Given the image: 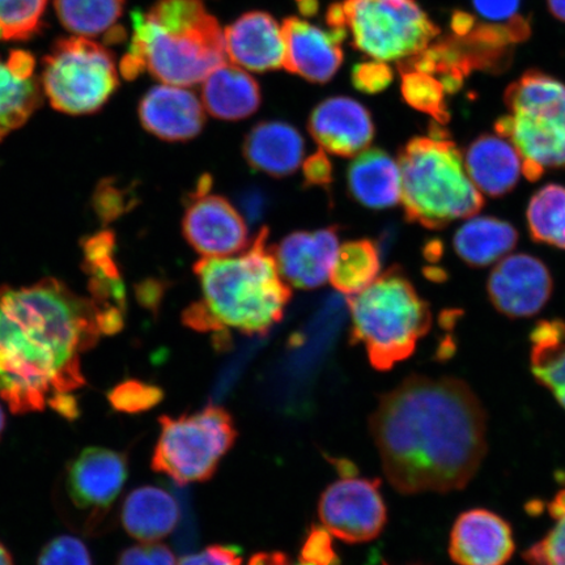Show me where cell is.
Wrapping results in <instances>:
<instances>
[{"mask_svg": "<svg viewBox=\"0 0 565 565\" xmlns=\"http://www.w3.org/2000/svg\"><path fill=\"white\" fill-rule=\"evenodd\" d=\"M47 0H0V40L20 41L39 31Z\"/></svg>", "mask_w": 565, "mask_h": 565, "instance_id": "obj_34", "label": "cell"}, {"mask_svg": "<svg viewBox=\"0 0 565 565\" xmlns=\"http://www.w3.org/2000/svg\"><path fill=\"white\" fill-rule=\"evenodd\" d=\"M249 565H316L312 563H307L300 561V563L295 564L288 559L286 554L281 553H260L254 555L249 562Z\"/></svg>", "mask_w": 565, "mask_h": 565, "instance_id": "obj_46", "label": "cell"}, {"mask_svg": "<svg viewBox=\"0 0 565 565\" xmlns=\"http://www.w3.org/2000/svg\"><path fill=\"white\" fill-rule=\"evenodd\" d=\"M55 10L68 31L98 35L111 30L124 11V0H55Z\"/></svg>", "mask_w": 565, "mask_h": 565, "instance_id": "obj_31", "label": "cell"}, {"mask_svg": "<svg viewBox=\"0 0 565 565\" xmlns=\"http://www.w3.org/2000/svg\"><path fill=\"white\" fill-rule=\"evenodd\" d=\"M370 427L388 482L405 494L462 490L487 454L482 402L455 377H407L380 398Z\"/></svg>", "mask_w": 565, "mask_h": 565, "instance_id": "obj_1", "label": "cell"}, {"mask_svg": "<svg viewBox=\"0 0 565 565\" xmlns=\"http://www.w3.org/2000/svg\"><path fill=\"white\" fill-rule=\"evenodd\" d=\"M243 152L249 166L257 171L286 177L300 167L306 143L294 126L270 121L258 124L247 134Z\"/></svg>", "mask_w": 565, "mask_h": 565, "instance_id": "obj_23", "label": "cell"}, {"mask_svg": "<svg viewBox=\"0 0 565 565\" xmlns=\"http://www.w3.org/2000/svg\"><path fill=\"white\" fill-rule=\"evenodd\" d=\"M225 52L238 67L257 73L285 66L281 28L266 12H247L224 32Z\"/></svg>", "mask_w": 565, "mask_h": 565, "instance_id": "obj_20", "label": "cell"}, {"mask_svg": "<svg viewBox=\"0 0 565 565\" xmlns=\"http://www.w3.org/2000/svg\"><path fill=\"white\" fill-rule=\"evenodd\" d=\"M44 90L54 109L71 116L90 115L108 102L118 86L111 55L87 39L58 42L46 56Z\"/></svg>", "mask_w": 565, "mask_h": 565, "instance_id": "obj_10", "label": "cell"}, {"mask_svg": "<svg viewBox=\"0 0 565 565\" xmlns=\"http://www.w3.org/2000/svg\"><path fill=\"white\" fill-rule=\"evenodd\" d=\"M0 565H13L12 555L2 542H0Z\"/></svg>", "mask_w": 565, "mask_h": 565, "instance_id": "obj_48", "label": "cell"}, {"mask_svg": "<svg viewBox=\"0 0 565 565\" xmlns=\"http://www.w3.org/2000/svg\"><path fill=\"white\" fill-rule=\"evenodd\" d=\"M338 250L334 227L291 233L271 249L281 278L301 289L320 287L330 279Z\"/></svg>", "mask_w": 565, "mask_h": 565, "instance_id": "obj_17", "label": "cell"}, {"mask_svg": "<svg viewBox=\"0 0 565 565\" xmlns=\"http://www.w3.org/2000/svg\"><path fill=\"white\" fill-rule=\"evenodd\" d=\"M553 288L547 266L529 254H508L493 267L487 282L492 306L512 318L540 313Z\"/></svg>", "mask_w": 565, "mask_h": 565, "instance_id": "obj_13", "label": "cell"}, {"mask_svg": "<svg viewBox=\"0 0 565 565\" xmlns=\"http://www.w3.org/2000/svg\"><path fill=\"white\" fill-rule=\"evenodd\" d=\"M547 2L551 13L565 23V0H547Z\"/></svg>", "mask_w": 565, "mask_h": 565, "instance_id": "obj_47", "label": "cell"}, {"mask_svg": "<svg viewBox=\"0 0 565 565\" xmlns=\"http://www.w3.org/2000/svg\"><path fill=\"white\" fill-rule=\"evenodd\" d=\"M380 486L379 479L350 476L329 486L318 504L327 532L348 543L376 540L387 521Z\"/></svg>", "mask_w": 565, "mask_h": 565, "instance_id": "obj_11", "label": "cell"}, {"mask_svg": "<svg viewBox=\"0 0 565 565\" xmlns=\"http://www.w3.org/2000/svg\"><path fill=\"white\" fill-rule=\"evenodd\" d=\"M328 23L350 32L360 52L383 62L412 58L440 33L416 0H344L330 7Z\"/></svg>", "mask_w": 565, "mask_h": 565, "instance_id": "obj_8", "label": "cell"}, {"mask_svg": "<svg viewBox=\"0 0 565 565\" xmlns=\"http://www.w3.org/2000/svg\"><path fill=\"white\" fill-rule=\"evenodd\" d=\"M465 167L480 193L503 196L518 185L522 174V159L515 147L504 137L482 136L465 153Z\"/></svg>", "mask_w": 565, "mask_h": 565, "instance_id": "obj_21", "label": "cell"}, {"mask_svg": "<svg viewBox=\"0 0 565 565\" xmlns=\"http://www.w3.org/2000/svg\"><path fill=\"white\" fill-rule=\"evenodd\" d=\"M139 118L152 136L185 141L202 131L204 109L193 92L167 84L147 92L139 105Z\"/></svg>", "mask_w": 565, "mask_h": 565, "instance_id": "obj_19", "label": "cell"}, {"mask_svg": "<svg viewBox=\"0 0 565 565\" xmlns=\"http://www.w3.org/2000/svg\"><path fill=\"white\" fill-rule=\"evenodd\" d=\"M33 55L13 51L0 56V140L23 126L38 109L40 88Z\"/></svg>", "mask_w": 565, "mask_h": 565, "instance_id": "obj_22", "label": "cell"}, {"mask_svg": "<svg viewBox=\"0 0 565 565\" xmlns=\"http://www.w3.org/2000/svg\"><path fill=\"white\" fill-rule=\"evenodd\" d=\"M6 428V415L3 412V407L0 406V437H2Z\"/></svg>", "mask_w": 565, "mask_h": 565, "instance_id": "obj_49", "label": "cell"}, {"mask_svg": "<svg viewBox=\"0 0 565 565\" xmlns=\"http://www.w3.org/2000/svg\"><path fill=\"white\" fill-rule=\"evenodd\" d=\"M300 561L316 565H338L337 554L327 529L317 526L312 529L301 550Z\"/></svg>", "mask_w": 565, "mask_h": 565, "instance_id": "obj_39", "label": "cell"}, {"mask_svg": "<svg viewBox=\"0 0 565 565\" xmlns=\"http://www.w3.org/2000/svg\"><path fill=\"white\" fill-rule=\"evenodd\" d=\"M380 268L377 245L371 239H356L339 246L329 280L339 292L356 295L379 278Z\"/></svg>", "mask_w": 565, "mask_h": 565, "instance_id": "obj_29", "label": "cell"}, {"mask_svg": "<svg viewBox=\"0 0 565 565\" xmlns=\"http://www.w3.org/2000/svg\"><path fill=\"white\" fill-rule=\"evenodd\" d=\"M260 231L238 256L204 257L194 266L202 300L183 313L186 327L202 333L228 329L245 335H266L281 321L291 289Z\"/></svg>", "mask_w": 565, "mask_h": 565, "instance_id": "obj_3", "label": "cell"}, {"mask_svg": "<svg viewBox=\"0 0 565 565\" xmlns=\"http://www.w3.org/2000/svg\"><path fill=\"white\" fill-rule=\"evenodd\" d=\"M476 216L469 217L455 235L457 256L472 267L497 264L518 245L519 233L512 224L500 218Z\"/></svg>", "mask_w": 565, "mask_h": 565, "instance_id": "obj_27", "label": "cell"}, {"mask_svg": "<svg viewBox=\"0 0 565 565\" xmlns=\"http://www.w3.org/2000/svg\"><path fill=\"white\" fill-rule=\"evenodd\" d=\"M47 406L58 413L62 418L76 420L81 416V408L77 401L71 393H56L47 399Z\"/></svg>", "mask_w": 565, "mask_h": 565, "instance_id": "obj_44", "label": "cell"}, {"mask_svg": "<svg viewBox=\"0 0 565 565\" xmlns=\"http://www.w3.org/2000/svg\"><path fill=\"white\" fill-rule=\"evenodd\" d=\"M526 218L535 242L565 250V186L551 183L539 190L530 200Z\"/></svg>", "mask_w": 565, "mask_h": 565, "instance_id": "obj_30", "label": "cell"}, {"mask_svg": "<svg viewBox=\"0 0 565 565\" xmlns=\"http://www.w3.org/2000/svg\"><path fill=\"white\" fill-rule=\"evenodd\" d=\"M309 132L324 151L351 158L366 150L374 137L370 111L349 97L322 102L309 118Z\"/></svg>", "mask_w": 565, "mask_h": 565, "instance_id": "obj_18", "label": "cell"}, {"mask_svg": "<svg viewBox=\"0 0 565 565\" xmlns=\"http://www.w3.org/2000/svg\"><path fill=\"white\" fill-rule=\"evenodd\" d=\"M353 343L363 344L373 369L388 371L413 355L433 324L428 303L398 268L349 298Z\"/></svg>", "mask_w": 565, "mask_h": 565, "instance_id": "obj_6", "label": "cell"}, {"mask_svg": "<svg viewBox=\"0 0 565 565\" xmlns=\"http://www.w3.org/2000/svg\"><path fill=\"white\" fill-rule=\"evenodd\" d=\"M401 202L407 221L429 230L476 216L484 204L457 146L440 126L408 141L399 154Z\"/></svg>", "mask_w": 565, "mask_h": 565, "instance_id": "obj_5", "label": "cell"}, {"mask_svg": "<svg viewBox=\"0 0 565 565\" xmlns=\"http://www.w3.org/2000/svg\"><path fill=\"white\" fill-rule=\"evenodd\" d=\"M530 338V365L534 377L565 408V323L542 321Z\"/></svg>", "mask_w": 565, "mask_h": 565, "instance_id": "obj_28", "label": "cell"}, {"mask_svg": "<svg viewBox=\"0 0 565 565\" xmlns=\"http://www.w3.org/2000/svg\"><path fill=\"white\" fill-rule=\"evenodd\" d=\"M38 565H94L89 550L73 535H60L42 548Z\"/></svg>", "mask_w": 565, "mask_h": 565, "instance_id": "obj_36", "label": "cell"}, {"mask_svg": "<svg viewBox=\"0 0 565 565\" xmlns=\"http://www.w3.org/2000/svg\"><path fill=\"white\" fill-rule=\"evenodd\" d=\"M98 308L56 279L0 289V398L13 414L44 412L86 385L81 355L100 338Z\"/></svg>", "mask_w": 565, "mask_h": 565, "instance_id": "obj_2", "label": "cell"}, {"mask_svg": "<svg viewBox=\"0 0 565 565\" xmlns=\"http://www.w3.org/2000/svg\"><path fill=\"white\" fill-rule=\"evenodd\" d=\"M348 185L353 200L365 207H394L402 196L399 164L383 150H364L351 162Z\"/></svg>", "mask_w": 565, "mask_h": 565, "instance_id": "obj_24", "label": "cell"}, {"mask_svg": "<svg viewBox=\"0 0 565 565\" xmlns=\"http://www.w3.org/2000/svg\"><path fill=\"white\" fill-rule=\"evenodd\" d=\"M126 192L104 181L95 194V210L104 222L115 221L127 209Z\"/></svg>", "mask_w": 565, "mask_h": 565, "instance_id": "obj_40", "label": "cell"}, {"mask_svg": "<svg viewBox=\"0 0 565 565\" xmlns=\"http://www.w3.org/2000/svg\"><path fill=\"white\" fill-rule=\"evenodd\" d=\"M285 40V67L312 83H327L343 62L344 30H321L299 18H288L281 25Z\"/></svg>", "mask_w": 565, "mask_h": 565, "instance_id": "obj_15", "label": "cell"}, {"mask_svg": "<svg viewBox=\"0 0 565 565\" xmlns=\"http://www.w3.org/2000/svg\"><path fill=\"white\" fill-rule=\"evenodd\" d=\"M202 102L211 116L237 121L257 111L260 89L245 70L224 63L203 81Z\"/></svg>", "mask_w": 565, "mask_h": 565, "instance_id": "obj_26", "label": "cell"}, {"mask_svg": "<svg viewBox=\"0 0 565 565\" xmlns=\"http://www.w3.org/2000/svg\"><path fill=\"white\" fill-rule=\"evenodd\" d=\"M211 179L203 177L190 196L182 231L203 257H228L247 249L249 231L244 217L225 200L210 193Z\"/></svg>", "mask_w": 565, "mask_h": 565, "instance_id": "obj_12", "label": "cell"}, {"mask_svg": "<svg viewBox=\"0 0 565 565\" xmlns=\"http://www.w3.org/2000/svg\"><path fill=\"white\" fill-rule=\"evenodd\" d=\"M514 547L511 525L491 511L463 512L451 527L449 555L458 565H505Z\"/></svg>", "mask_w": 565, "mask_h": 565, "instance_id": "obj_16", "label": "cell"}, {"mask_svg": "<svg viewBox=\"0 0 565 565\" xmlns=\"http://www.w3.org/2000/svg\"><path fill=\"white\" fill-rule=\"evenodd\" d=\"M302 172L308 186H327L333 181V166L323 151L303 161Z\"/></svg>", "mask_w": 565, "mask_h": 565, "instance_id": "obj_42", "label": "cell"}, {"mask_svg": "<svg viewBox=\"0 0 565 565\" xmlns=\"http://www.w3.org/2000/svg\"><path fill=\"white\" fill-rule=\"evenodd\" d=\"M117 565H177V562L171 548L150 542L126 548Z\"/></svg>", "mask_w": 565, "mask_h": 565, "instance_id": "obj_38", "label": "cell"}, {"mask_svg": "<svg viewBox=\"0 0 565 565\" xmlns=\"http://www.w3.org/2000/svg\"><path fill=\"white\" fill-rule=\"evenodd\" d=\"M510 115L494 130L522 159V174L540 180L546 169L565 167V84L540 71H529L505 90Z\"/></svg>", "mask_w": 565, "mask_h": 565, "instance_id": "obj_7", "label": "cell"}, {"mask_svg": "<svg viewBox=\"0 0 565 565\" xmlns=\"http://www.w3.org/2000/svg\"><path fill=\"white\" fill-rule=\"evenodd\" d=\"M127 475V457L121 451L84 449L68 465V498L77 510L105 513L121 493Z\"/></svg>", "mask_w": 565, "mask_h": 565, "instance_id": "obj_14", "label": "cell"}, {"mask_svg": "<svg viewBox=\"0 0 565 565\" xmlns=\"http://www.w3.org/2000/svg\"><path fill=\"white\" fill-rule=\"evenodd\" d=\"M553 526L524 554L530 565H565V487L548 503Z\"/></svg>", "mask_w": 565, "mask_h": 565, "instance_id": "obj_33", "label": "cell"}, {"mask_svg": "<svg viewBox=\"0 0 565 565\" xmlns=\"http://www.w3.org/2000/svg\"><path fill=\"white\" fill-rule=\"evenodd\" d=\"M164 398V392L157 385L139 380H126L108 393V401L118 413L140 414L157 407Z\"/></svg>", "mask_w": 565, "mask_h": 565, "instance_id": "obj_35", "label": "cell"}, {"mask_svg": "<svg viewBox=\"0 0 565 565\" xmlns=\"http://www.w3.org/2000/svg\"><path fill=\"white\" fill-rule=\"evenodd\" d=\"M239 550L232 546H210L201 553L182 557L177 565H242Z\"/></svg>", "mask_w": 565, "mask_h": 565, "instance_id": "obj_41", "label": "cell"}, {"mask_svg": "<svg viewBox=\"0 0 565 565\" xmlns=\"http://www.w3.org/2000/svg\"><path fill=\"white\" fill-rule=\"evenodd\" d=\"M131 19V44L121 63L126 79L148 71L169 86L189 87L227 63L224 32L204 0H159Z\"/></svg>", "mask_w": 565, "mask_h": 565, "instance_id": "obj_4", "label": "cell"}, {"mask_svg": "<svg viewBox=\"0 0 565 565\" xmlns=\"http://www.w3.org/2000/svg\"><path fill=\"white\" fill-rule=\"evenodd\" d=\"M180 519L177 500L160 487L143 486L127 494L121 510L122 525L134 540L158 542L171 534Z\"/></svg>", "mask_w": 565, "mask_h": 565, "instance_id": "obj_25", "label": "cell"}, {"mask_svg": "<svg viewBox=\"0 0 565 565\" xmlns=\"http://www.w3.org/2000/svg\"><path fill=\"white\" fill-rule=\"evenodd\" d=\"M159 423L151 468L179 484L211 479L237 439L235 420L223 407L207 406L179 418L162 415Z\"/></svg>", "mask_w": 565, "mask_h": 565, "instance_id": "obj_9", "label": "cell"}, {"mask_svg": "<svg viewBox=\"0 0 565 565\" xmlns=\"http://www.w3.org/2000/svg\"><path fill=\"white\" fill-rule=\"evenodd\" d=\"M451 31L456 34V38H466L477 26V20L469 12L456 11L450 21Z\"/></svg>", "mask_w": 565, "mask_h": 565, "instance_id": "obj_45", "label": "cell"}, {"mask_svg": "<svg viewBox=\"0 0 565 565\" xmlns=\"http://www.w3.org/2000/svg\"><path fill=\"white\" fill-rule=\"evenodd\" d=\"M476 10L487 20H511L519 11L520 0H472Z\"/></svg>", "mask_w": 565, "mask_h": 565, "instance_id": "obj_43", "label": "cell"}, {"mask_svg": "<svg viewBox=\"0 0 565 565\" xmlns=\"http://www.w3.org/2000/svg\"><path fill=\"white\" fill-rule=\"evenodd\" d=\"M402 95L409 106L434 117L439 125L449 121V111L445 103V88L440 79L418 70H401Z\"/></svg>", "mask_w": 565, "mask_h": 565, "instance_id": "obj_32", "label": "cell"}, {"mask_svg": "<svg viewBox=\"0 0 565 565\" xmlns=\"http://www.w3.org/2000/svg\"><path fill=\"white\" fill-rule=\"evenodd\" d=\"M392 81L393 71L383 61L360 63L352 71L353 86L364 94H380L388 87Z\"/></svg>", "mask_w": 565, "mask_h": 565, "instance_id": "obj_37", "label": "cell"}, {"mask_svg": "<svg viewBox=\"0 0 565 565\" xmlns=\"http://www.w3.org/2000/svg\"><path fill=\"white\" fill-rule=\"evenodd\" d=\"M384 565H388V564L384 563Z\"/></svg>", "mask_w": 565, "mask_h": 565, "instance_id": "obj_50", "label": "cell"}]
</instances>
